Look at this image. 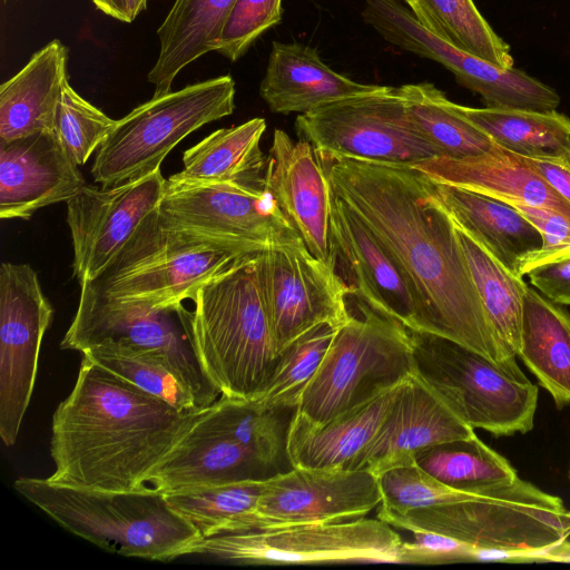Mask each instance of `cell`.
I'll return each instance as SVG.
<instances>
[{"instance_id": "obj_36", "label": "cell", "mask_w": 570, "mask_h": 570, "mask_svg": "<svg viewBox=\"0 0 570 570\" xmlns=\"http://www.w3.org/2000/svg\"><path fill=\"white\" fill-rule=\"evenodd\" d=\"M82 356L178 410L202 409L169 361L160 354L107 341L83 351Z\"/></svg>"}, {"instance_id": "obj_17", "label": "cell", "mask_w": 570, "mask_h": 570, "mask_svg": "<svg viewBox=\"0 0 570 570\" xmlns=\"http://www.w3.org/2000/svg\"><path fill=\"white\" fill-rule=\"evenodd\" d=\"M165 186L159 167L116 186L86 184L67 202L73 277L80 285L95 279L157 209Z\"/></svg>"}, {"instance_id": "obj_26", "label": "cell", "mask_w": 570, "mask_h": 570, "mask_svg": "<svg viewBox=\"0 0 570 570\" xmlns=\"http://www.w3.org/2000/svg\"><path fill=\"white\" fill-rule=\"evenodd\" d=\"M68 50L58 39L36 51L0 86V140L53 132L67 72Z\"/></svg>"}, {"instance_id": "obj_30", "label": "cell", "mask_w": 570, "mask_h": 570, "mask_svg": "<svg viewBox=\"0 0 570 570\" xmlns=\"http://www.w3.org/2000/svg\"><path fill=\"white\" fill-rule=\"evenodd\" d=\"M266 129L264 118L220 128L184 153V167L170 176L181 181H262L267 158L259 142Z\"/></svg>"}, {"instance_id": "obj_7", "label": "cell", "mask_w": 570, "mask_h": 570, "mask_svg": "<svg viewBox=\"0 0 570 570\" xmlns=\"http://www.w3.org/2000/svg\"><path fill=\"white\" fill-rule=\"evenodd\" d=\"M250 256L160 225L157 209L80 293L125 304L168 307L193 301L208 281Z\"/></svg>"}, {"instance_id": "obj_13", "label": "cell", "mask_w": 570, "mask_h": 570, "mask_svg": "<svg viewBox=\"0 0 570 570\" xmlns=\"http://www.w3.org/2000/svg\"><path fill=\"white\" fill-rule=\"evenodd\" d=\"M107 341L165 356L199 407L212 405L222 395L200 363L191 311L183 304L155 307L80 293L75 317L60 347L82 353Z\"/></svg>"}, {"instance_id": "obj_47", "label": "cell", "mask_w": 570, "mask_h": 570, "mask_svg": "<svg viewBox=\"0 0 570 570\" xmlns=\"http://www.w3.org/2000/svg\"><path fill=\"white\" fill-rule=\"evenodd\" d=\"M96 8L107 16L128 22L126 0H91Z\"/></svg>"}, {"instance_id": "obj_16", "label": "cell", "mask_w": 570, "mask_h": 570, "mask_svg": "<svg viewBox=\"0 0 570 570\" xmlns=\"http://www.w3.org/2000/svg\"><path fill=\"white\" fill-rule=\"evenodd\" d=\"M53 307L29 264L0 266V436L16 443L28 410Z\"/></svg>"}, {"instance_id": "obj_9", "label": "cell", "mask_w": 570, "mask_h": 570, "mask_svg": "<svg viewBox=\"0 0 570 570\" xmlns=\"http://www.w3.org/2000/svg\"><path fill=\"white\" fill-rule=\"evenodd\" d=\"M160 225L256 256L299 238L262 181L166 179L157 207Z\"/></svg>"}, {"instance_id": "obj_14", "label": "cell", "mask_w": 570, "mask_h": 570, "mask_svg": "<svg viewBox=\"0 0 570 570\" xmlns=\"http://www.w3.org/2000/svg\"><path fill=\"white\" fill-rule=\"evenodd\" d=\"M255 266L277 355L313 327L342 326L351 318L352 286L302 237L257 255Z\"/></svg>"}, {"instance_id": "obj_11", "label": "cell", "mask_w": 570, "mask_h": 570, "mask_svg": "<svg viewBox=\"0 0 570 570\" xmlns=\"http://www.w3.org/2000/svg\"><path fill=\"white\" fill-rule=\"evenodd\" d=\"M415 371L473 428L497 436L532 430L538 386L454 341L411 331Z\"/></svg>"}, {"instance_id": "obj_40", "label": "cell", "mask_w": 570, "mask_h": 570, "mask_svg": "<svg viewBox=\"0 0 570 570\" xmlns=\"http://www.w3.org/2000/svg\"><path fill=\"white\" fill-rule=\"evenodd\" d=\"M377 478L382 492L379 510L390 513L445 504L466 493L443 484L415 463L387 470Z\"/></svg>"}, {"instance_id": "obj_10", "label": "cell", "mask_w": 570, "mask_h": 570, "mask_svg": "<svg viewBox=\"0 0 570 570\" xmlns=\"http://www.w3.org/2000/svg\"><path fill=\"white\" fill-rule=\"evenodd\" d=\"M404 540L379 518L218 532L190 554L242 564L403 563Z\"/></svg>"}, {"instance_id": "obj_49", "label": "cell", "mask_w": 570, "mask_h": 570, "mask_svg": "<svg viewBox=\"0 0 570 570\" xmlns=\"http://www.w3.org/2000/svg\"><path fill=\"white\" fill-rule=\"evenodd\" d=\"M405 2L406 7L413 12L415 16L419 10V1L417 0H402Z\"/></svg>"}, {"instance_id": "obj_2", "label": "cell", "mask_w": 570, "mask_h": 570, "mask_svg": "<svg viewBox=\"0 0 570 570\" xmlns=\"http://www.w3.org/2000/svg\"><path fill=\"white\" fill-rule=\"evenodd\" d=\"M206 407L181 411L82 356L51 423L53 484L129 491L148 480Z\"/></svg>"}, {"instance_id": "obj_21", "label": "cell", "mask_w": 570, "mask_h": 570, "mask_svg": "<svg viewBox=\"0 0 570 570\" xmlns=\"http://www.w3.org/2000/svg\"><path fill=\"white\" fill-rule=\"evenodd\" d=\"M85 185L55 132L0 140V218L28 219L42 207L67 203Z\"/></svg>"}, {"instance_id": "obj_3", "label": "cell", "mask_w": 570, "mask_h": 570, "mask_svg": "<svg viewBox=\"0 0 570 570\" xmlns=\"http://www.w3.org/2000/svg\"><path fill=\"white\" fill-rule=\"evenodd\" d=\"M13 487L69 532L125 557L171 561L190 554L202 538L169 507L165 493L150 485L101 491L20 476Z\"/></svg>"}, {"instance_id": "obj_39", "label": "cell", "mask_w": 570, "mask_h": 570, "mask_svg": "<svg viewBox=\"0 0 570 570\" xmlns=\"http://www.w3.org/2000/svg\"><path fill=\"white\" fill-rule=\"evenodd\" d=\"M116 121L77 94L68 80L65 82L53 132L78 166L97 151Z\"/></svg>"}, {"instance_id": "obj_15", "label": "cell", "mask_w": 570, "mask_h": 570, "mask_svg": "<svg viewBox=\"0 0 570 570\" xmlns=\"http://www.w3.org/2000/svg\"><path fill=\"white\" fill-rule=\"evenodd\" d=\"M381 502L379 478L367 470L292 468L266 479L255 510L219 532L353 520Z\"/></svg>"}, {"instance_id": "obj_20", "label": "cell", "mask_w": 570, "mask_h": 570, "mask_svg": "<svg viewBox=\"0 0 570 570\" xmlns=\"http://www.w3.org/2000/svg\"><path fill=\"white\" fill-rule=\"evenodd\" d=\"M265 185L297 229L308 250L335 265L331 236L332 190L313 146L275 129Z\"/></svg>"}, {"instance_id": "obj_48", "label": "cell", "mask_w": 570, "mask_h": 570, "mask_svg": "<svg viewBox=\"0 0 570 570\" xmlns=\"http://www.w3.org/2000/svg\"><path fill=\"white\" fill-rule=\"evenodd\" d=\"M128 22L134 21L147 7V0H126Z\"/></svg>"}, {"instance_id": "obj_19", "label": "cell", "mask_w": 570, "mask_h": 570, "mask_svg": "<svg viewBox=\"0 0 570 570\" xmlns=\"http://www.w3.org/2000/svg\"><path fill=\"white\" fill-rule=\"evenodd\" d=\"M331 236L335 256L343 258L352 274L356 299L411 331L430 333L424 306L396 261L333 191Z\"/></svg>"}, {"instance_id": "obj_4", "label": "cell", "mask_w": 570, "mask_h": 570, "mask_svg": "<svg viewBox=\"0 0 570 570\" xmlns=\"http://www.w3.org/2000/svg\"><path fill=\"white\" fill-rule=\"evenodd\" d=\"M247 256L205 283L193 299L200 363L223 395L253 400L278 355L256 274Z\"/></svg>"}, {"instance_id": "obj_22", "label": "cell", "mask_w": 570, "mask_h": 570, "mask_svg": "<svg viewBox=\"0 0 570 570\" xmlns=\"http://www.w3.org/2000/svg\"><path fill=\"white\" fill-rule=\"evenodd\" d=\"M281 471L220 429L208 406L161 461L148 484L161 492L199 485L263 481Z\"/></svg>"}, {"instance_id": "obj_45", "label": "cell", "mask_w": 570, "mask_h": 570, "mask_svg": "<svg viewBox=\"0 0 570 570\" xmlns=\"http://www.w3.org/2000/svg\"><path fill=\"white\" fill-rule=\"evenodd\" d=\"M522 158L570 204V154L556 158Z\"/></svg>"}, {"instance_id": "obj_18", "label": "cell", "mask_w": 570, "mask_h": 570, "mask_svg": "<svg viewBox=\"0 0 570 570\" xmlns=\"http://www.w3.org/2000/svg\"><path fill=\"white\" fill-rule=\"evenodd\" d=\"M474 434L452 402L415 371L402 384L391 410L351 470L364 469L379 476L414 464L416 455L431 446Z\"/></svg>"}, {"instance_id": "obj_43", "label": "cell", "mask_w": 570, "mask_h": 570, "mask_svg": "<svg viewBox=\"0 0 570 570\" xmlns=\"http://www.w3.org/2000/svg\"><path fill=\"white\" fill-rule=\"evenodd\" d=\"M412 540L403 542V563L435 564L475 562L478 547L428 531L411 532Z\"/></svg>"}, {"instance_id": "obj_37", "label": "cell", "mask_w": 570, "mask_h": 570, "mask_svg": "<svg viewBox=\"0 0 570 570\" xmlns=\"http://www.w3.org/2000/svg\"><path fill=\"white\" fill-rule=\"evenodd\" d=\"M264 481L189 487L164 493L169 507L204 538L252 513L262 494Z\"/></svg>"}, {"instance_id": "obj_29", "label": "cell", "mask_w": 570, "mask_h": 570, "mask_svg": "<svg viewBox=\"0 0 570 570\" xmlns=\"http://www.w3.org/2000/svg\"><path fill=\"white\" fill-rule=\"evenodd\" d=\"M517 356L558 409L570 405V312L529 286Z\"/></svg>"}, {"instance_id": "obj_28", "label": "cell", "mask_w": 570, "mask_h": 570, "mask_svg": "<svg viewBox=\"0 0 570 570\" xmlns=\"http://www.w3.org/2000/svg\"><path fill=\"white\" fill-rule=\"evenodd\" d=\"M236 0H175L157 30L159 53L147 79L154 96L171 91L176 76L203 55L216 51Z\"/></svg>"}, {"instance_id": "obj_34", "label": "cell", "mask_w": 570, "mask_h": 570, "mask_svg": "<svg viewBox=\"0 0 570 570\" xmlns=\"http://www.w3.org/2000/svg\"><path fill=\"white\" fill-rule=\"evenodd\" d=\"M415 464L443 484L463 492H479L519 478L510 462L476 434L431 446L416 455Z\"/></svg>"}, {"instance_id": "obj_38", "label": "cell", "mask_w": 570, "mask_h": 570, "mask_svg": "<svg viewBox=\"0 0 570 570\" xmlns=\"http://www.w3.org/2000/svg\"><path fill=\"white\" fill-rule=\"evenodd\" d=\"M341 326L320 324L288 345L255 397L258 404L273 407H297L303 390L321 365Z\"/></svg>"}, {"instance_id": "obj_50", "label": "cell", "mask_w": 570, "mask_h": 570, "mask_svg": "<svg viewBox=\"0 0 570 570\" xmlns=\"http://www.w3.org/2000/svg\"><path fill=\"white\" fill-rule=\"evenodd\" d=\"M569 479H570V468H569Z\"/></svg>"}, {"instance_id": "obj_31", "label": "cell", "mask_w": 570, "mask_h": 570, "mask_svg": "<svg viewBox=\"0 0 570 570\" xmlns=\"http://www.w3.org/2000/svg\"><path fill=\"white\" fill-rule=\"evenodd\" d=\"M458 109L495 145L528 158H556L570 154V118L557 110L505 108Z\"/></svg>"}, {"instance_id": "obj_23", "label": "cell", "mask_w": 570, "mask_h": 570, "mask_svg": "<svg viewBox=\"0 0 570 570\" xmlns=\"http://www.w3.org/2000/svg\"><path fill=\"white\" fill-rule=\"evenodd\" d=\"M413 167L435 183L460 187L509 205L547 208L570 220V204L521 156L501 147L463 158L435 157Z\"/></svg>"}, {"instance_id": "obj_35", "label": "cell", "mask_w": 570, "mask_h": 570, "mask_svg": "<svg viewBox=\"0 0 570 570\" xmlns=\"http://www.w3.org/2000/svg\"><path fill=\"white\" fill-rule=\"evenodd\" d=\"M417 1L415 17L432 33L499 67H513L509 45L494 32L473 0Z\"/></svg>"}, {"instance_id": "obj_33", "label": "cell", "mask_w": 570, "mask_h": 570, "mask_svg": "<svg viewBox=\"0 0 570 570\" xmlns=\"http://www.w3.org/2000/svg\"><path fill=\"white\" fill-rule=\"evenodd\" d=\"M399 91L411 120L442 157L463 158L500 148L433 83H407Z\"/></svg>"}, {"instance_id": "obj_1", "label": "cell", "mask_w": 570, "mask_h": 570, "mask_svg": "<svg viewBox=\"0 0 570 570\" xmlns=\"http://www.w3.org/2000/svg\"><path fill=\"white\" fill-rule=\"evenodd\" d=\"M316 156L333 194L401 267L424 306L430 333L523 376L484 309L435 181L405 164Z\"/></svg>"}, {"instance_id": "obj_32", "label": "cell", "mask_w": 570, "mask_h": 570, "mask_svg": "<svg viewBox=\"0 0 570 570\" xmlns=\"http://www.w3.org/2000/svg\"><path fill=\"white\" fill-rule=\"evenodd\" d=\"M453 224L484 309L498 335L517 356L528 285L473 235L454 220Z\"/></svg>"}, {"instance_id": "obj_8", "label": "cell", "mask_w": 570, "mask_h": 570, "mask_svg": "<svg viewBox=\"0 0 570 570\" xmlns=\"http://www.w3.org/2000/svg\"><path fill=\"white\" fill-rule=\"evenodd\" d=\"M234 109L235 81L229 75L153 96L116 121L96 151L92 178L110 187L146 176L185 137Z\"/></svg>"}, {"instance_id": "obj_25", "label": "cell", "mask_w": 570, "mask_h": 570, "mask_svg": "<svg viewBox=\"0 0 570 570\" xmlns=\"http://www.w3.org/2000/svg\"><path fill=\"white\" fill-rule=\"evenodd\" d=\"M403 383L320 424L294 414L287 442L293 468L351 470L374 438Z\"/></svg>"}, {"instance_id": "obj_27", "label": "cell", "mask_w": 570, "mask_h": 570, "mask_svg": "<svg viewBox=\"0 0 570 570\" xmlns=\"http://www.w3.org/2000/svg\"><path fill=\"white\" fill-rule=\"evenodd\" d=\"M435 184L452 219L521 276L524 264L541 247L537 228L507 203L460 187Z\"/></svg>"}, {"instance_id": "obj_12", "label": "cell", "mask_w": 570, "mask_h": 570, "mask_svg": "<svg viewBox=\"0 0 570 570\" xmlns=\"http://www.w3.org/2000/svg\"><path fill=\"white\" fill-rule=\"evenodd\" d=\"M295 128L318 156L410 166L443 156L411 120L399 87L326 102L298 115Z\"/></svg>"}, {"instance_id": "obj_24", "label": "cell", "mask_w": 570, "mask_h": 570, "mask_svg": "<svg viewBox=\"0 0 570 570\" xmlns=\"http://www.w3.org/2000/svg\"><path fill=\"white\" fill-rule=\"evenodd\" d=\"M330 68L318 51L299 42L273 41L259 95L271 111L305 114L337 99L374 91Z\"/></svg>"}, {"instance_id": "obj_44", "label": "cell", "mask_w": 570, "mask_h": 570, "mask_svg": "<svg viewBox=\"0 0 570 570\" xmlns=\"http://www.w3.org/2000/svg\"><path fill=\"white\" fill-rule=\"evenodd\" d=\"M527 276L542 295L557 304L570 306V257L537 266Z\"/></svg>"}, {"instance_id": "obj_46", "label": "cell", "mask_w": 570, "mask_h": 570, "mask_svg": "<svg viewBox=\"0 0 570 570\" xmlns=\"http://www.w3.org/2000/svg\"><path fill=\"white\" fill-rule=\"evenodd\" d=\"M535 562L570 563V542L564 540L544 549L537 550Z\"/></svg>"}, {"instance_id": "obj_41", "label": "cell", "mask_w": 570, "mask_h": 570, "mask_svg": "<svg viewBox=\"0 0 570 570\" xmlns=\"http://www.w3.org/2000/svg\"><path fill=\"white\" fill-rule=\"evenodd\" d=\"M281 20L282 0H236L216 51L235 62Z\"/></svg>"}, {"instance_id": "obj_6", "label": "cell", "mask_w": 570, "mask_h": 570, "mask_svg": "<svg viewBox=\"0 0 570 570\" xmlns=\"http://www.w3.org/2000/svg\"><path fill=\"white\" fill-rule=\"evenodd\" d=\"M299 397L295 415L323 423L397 386L415 372L410 330L361 299Z\"/></svg>"}, {"instance_id": "obj_42", "label": "cell", "mask_w": 570, "mask_h": 570, "mask_svg": "<svg viewBox=\"0 0 570 570\" xmlns=\"http://www.w3.org/2000/svg\"><path fill=\"white\" fill-rule=\"evenodd\" d=\"M510 206L525 217L541 236V247L522 267V277L537 266L570 257V220L568 218L542 207L521 204Z\"/></svg>"}, {"instance_id": "obj_5", "label": "cell", "mask_w": 570, "mask_h": 570, "mask_svg": "<svg viewBox=\"0 0 570 570\" xmlns=\"http://www.w3.org/2000/svg\"><path fill=\"white\" fill-rule=\"evenodd\" d=\"M377 518L410 533L434 532L482 548L540 550L570 537V510L562 499L520 478L426 509L379 510Z\"/></svg>"}]
</instances>
